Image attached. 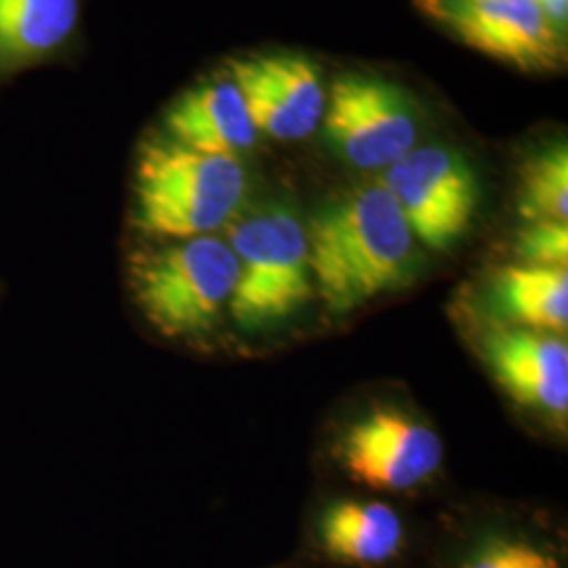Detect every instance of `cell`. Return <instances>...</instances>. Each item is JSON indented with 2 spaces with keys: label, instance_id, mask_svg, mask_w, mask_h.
Instances as JSON below:
<instances>
[{
  "label": "cell",
  "instance_id": "obj_15",
  "mask_svg": "<svg viewBox=\"0 0 568 568\" xmlns=\"http://www.w3.org/2000/svg\"><path fill=\"white\" fill-rule=\"evenodd\" d=\"M251 60L281 102L302 122L307 135H312L323 122L326 108L325 82L316 63L288 53L257 55Z\"/></svg>",
  "mask_w": 568,
  "mask_h": 568
},
{
  "label": "cell",
  "instance_id": "obj_11",
  "mask_svg": "<svg viewBox=\"0 0 568 568\" xmlns=\"http://www.w3.org/2000/svg\"><path fill=\"white\" fill-rule=\"evenodd\" d=\"M163 135L204 154L232 159L260 140L230 77L196 82L180 93L164 110Z\"/></svg>",
  "mask_w": 568,
  "mask_h": 568
},
{
  "label": "cell",
  "instance_id": "obj_2",
  "mask_svg": "<svg viewBox=\"0 0 568 568\" xmlns=\"http://www.w3.org/2000/svg\"><path fill=\"white\" fill-rule=\"evenodd\" d=\"M246 196L241 159L204 154L164 138L143 140L133 169V225L150 239L211 236Z\"/></svg>",
  "mask_w": 568,
  "mask_h": 568
},
{
  "label": "cell",
  "instance_id": "obj_17",
  "mask_svg": "<svg viewBox=\"0 0 568 568\" xmlns=\"http://www.w3.org/2000/svg\"><path fill=\"white\" fill-rule=\"evenodd\" d=\"M518 255L530 265L568 264V225L560 222H532L518 234Z\"/></svg>",
  "mask_w": 568,
  "mask_h": 568
},
{
  "label": "cell",
  "instance_id": "obj_16",
  "mask_svg": "<svg viewBox=\"0 0 568 568\" xmlns=\"http://www.w3.org/2000/svg\"><path fill=\"white\" fill-rule=\"evenodd\" d=\"M464 568H562L558 558L520 537H493L471 554Z\"/></svg>",
  "mask_w": 568,
  "mask_h": 568
},
{
  "label": "cell",
  "instance_id": "obj_7",
  "mask_svg": "<svg viewBox=\"0 0 568 568\" xmlns=\"http://www.w3.org/2000/svg\"><path fill=\"white\" fill-rule=\"evenodd\" d=\"M335 457L358 485L406 490L426 483L440 467L445 447L440 436L415 415L379 406L345 427Z\"/></svg>",
  "mask_w": 568,
  "mask_h": 568
},
{
  "label": "cell",
  "instance_id": "obj_8",
  "mask_svg": "<svg viewBox=\"0 0 568 568\" xmlns=\"http://www.w3.org/2000/svg\"><path fill=\"white\" fill-rule=\"evenodd\" d=\"M426 9L493 60L537 72L565 61L560 30L532 0H426Z\"/></svg>",
  "mask_w": 568,
  "mask_h": 568
},
{
  "label": "cell",
  "instance_id": "obj_6",
  "mask_svg": "<svg viewBox=\"0 0 568 568\" xmlns=\"http://www.w3.org/2000/svg\"><path fill=\"white\" fill-rule=\"evenodd\" d=\"M326 140L356 169H387L417 143V114L405 93L377 77L347 74L326 95Z\"/></svg>",
  "mask_w": 568,
  "mask_h": 568
},
{
  "label": "cell",
  "instance_id": "obj_12",
  "mask_svg": "<svg viewBox=\"0 0 568 568\" xmlns=\"http://www.w3.org/2000/svg\"><path fill=\"white\" fill-rule=\"evenodd\" d=\"M318 537L333 560L375 567L398 554L403 523L386 504L344 499L325 509L318 523Z\"/></svg>",
  "mask_w": 568,
  "mask_h": 568
},
{
  "label": "cell",
  "instance_id": "obj_3",
  "mask_svg": "<svg viewBox=\"0 0 568 568\" xmlns=\"http://www.w3.org/2000/svg\"><path fill=\"white\" fill-rule=\"evenodd\" d=\"M239 264L230 244L215 236L143 248L131 255L129 286L143 318L169 339L211 333L224 316Z\"/></svg>",
  "mask_w": 568,
  "mask_h": 568
},
{
  "label": "cell",
  "instance_id": "obj_10",
  "mask_svg": "<svg viewBox=\"0 0 568 568\" xmlns=\"http://www.w3.org/2000/svg\"><path fill=\"white\" fill-rule=\"evenodd\" d=\"M485 358L497 384L518 405L565 417L568 410V347L565 339L535 328H495Z\"/></svg>",
  "mask_w": 568,
  "mask_h": 568
},
{
  "label": "cell",
  "instance_id": "obj_4",
  "mask_svg": "<svg viewBox=\"0 0 568 568\" xmlns=\"http://www.w3.org/2000/svg\"><path fill=\"white\" fill-rule=\"evenodd\" d=\"M239 276L230 314L244 331H262L297 314L312 297L307 239L302 222L283 206L232 224L227 241Z\"/></svg>",
  "mask_w": 568,
  "mask_h": 568
},
{
  "label": "cell",
  "instance_id": "obj_18",
  "mask_svg": "<svg viewBox=\"0 0 568 568\" xmlns=\"http://www.w3.org/2000/svg\"><path fill=\"white\" fill-rule=\"evenodd\" d=\"M532 2L541 9V13H544L558 30H560V26L567 23L568 0H532Z\"/></svg>",
  "mask_w": 568,
  "mask_h": 568
},
{
  "label": "cell",
  "instance_id": "obj_14",
  "mask_svg": "<svg viewBox=\"0 0 568 568\" xmlns=\"http://www.w3.org/2000/svg\"><path fill=\"white\" fill-rule=\"evenodd\" d=\"M518 211L527 224L532 222L567 224V143H554L528 156L527 163L520 169Z\"/></svg>",
  "mask_w": 568,
  "mask_h": 568
},
{
  "label": "cell",
  "instance_id": "obj_13",
  "mask_svg": "<svg viewBox=\"0 0 568 568\" xmlns=\"http://www.w3.org/2000/svg\"><path fill=\"white\" fill-rule=\"evenodd\" d=\"M493 307L516 325L565 331L568 325V270L560 265H509L493 286Z\"/></svg>",
  "mask_w": 568,
  "mask_h": 568
},
{
  "label": "cell",
  "instance_id": "obj_9",
  "mask_svg": "<svg viewBox=\"0 0 568 568\" xmlns=\"http://www.w3.org/2000/svg\"><path fill=\"white\" fill-rule=\"evenodd\" d=\"M82 20L84 0H0V89L30 70L79 60Z\"/></svg>",
  "mask_w": 568,
  "mask_h": 568
},
{
  "label": "cell",
  "instance_id": "obj_5",
  "mask_svg": "<svg viewBox=\"0 0 568 568\" xmlns=\"http://www.w3.org/2000/svg\"><path fill=\"white\" fill-rule=\"evenodd\" d=\"M382 185L403 211L415 241L434 251L459 243L478 209V180L471 164L443 143L415 145L387 166Z\"/></svg>",
  "mask_w": 568,
  "mask_h": 568
},
{
  "label": "cell",
  "instance_id": "obj_1",
  "mask_svg": "<svg viewBox=\"0 0 568 568\" xmlns=\"http://www.w3.org/2000/svg\"><path fill=\"white\" fill-rule=\"evenodd\" d=\"M312 283L333 314H347L410 284L417 246L382 183L323 204L305 230Z\"/></svg>",
  "mask_w": 568,
  "mask_h": 568
}]
</instances>
